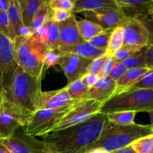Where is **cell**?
Listing matches in <instances>:
<instances>
[{"label":"cell","mask_w":153,"mask_h":153,"mask_svg":"<svg viewBox=\"0 0 153 153\" xmlns=\"http://www.w3.org/2000/svg\"><path fill=\"white\" fill-rule=\"evenodd\" d=\"M107 118L97 115L87 122L43 136L52 153H87L100 137Z\"/></svg>","instance_id":"obj_1"},{"label":"cell","mask_w":153,"mask_h":153,"mask_svg":"<svg viewBox=\"0 0 153 153\" xmlns=\"http://www.w3.org/2000/svg\"><path fill=\"white\" fill-rule=\"evenodd\" d=\"M41 81L42 77H33L18 67L10 87L1 94L3 101L34 113L38 110L42 94Z\"/></svg>","instance_id":"obj_2"},{"label":"cell","mask_w":153,"mask_h":153,"mask_svg":"<svg viewBox=\"0 0 153 153\" xmlns=\"http://www.w3.org/2000/svg\"><path fill=\"white\" fill-rule=\"evenodd\" d=\"M152 134L149 125L134 123L129 126H117L107 120L100 137L91 149L100 148L110 153L129 146L140 137Z\"/></svg>","instance_id":"obj_3"},{"label":"cell","mask_w":153,"mask_h":153,"mask_svg":"<svg viewBox=\"0 0 153 153\" xmlns=\"http://www.w3.org/2000/svg\"><path fill=\"white\" fill-rule=\"evenodd\" d=\"M153 111V91L149 89H131L113 96L102 104L100 114L120 111L150 112Z\"/></svg>","instance_id":"obj_4"},{"label":"cell","mask_w":153,"mask_h":153,"mask_svg":"<svg viewBox=\"0 0 153 153\" xmlns=\"http://www.w3.org/2000/svg\"><path fill=\"white\" fill-rule=\"evenodd\" d=\"M15 58L18 66L35 78H43L44 45L33 37L27 39L16 37L13 42Z\"/></svg>","instance_id":"obj_5"},{"label":"cell","mask_w":153,"mask_h":153,"mask_svg":"<svg viewBox=\"0 0 153 153\" xmlns=\"http://www.w3.org/2000/svg\"><path fill=\"white\" fill-rule=\"evenodd\" d=\"M70 110L38 109L32 113L28 124L24 129L25 134L32 137L43 136L50 133Z\"/></svg>","instance_id":"obj_6"},{"label":"cell","mask_w":153,"mask_h":153,"mask_svg":"<svg viewBox=\"0 0 153 153\" xmlns=\"http://www.w3.org/2000/svg\"><path fill=\"white\" fill-rule=\"evenodd\" d=\"M102 104L94 100H80L75 103L52 131H60L87 122L100 114Z\"/></svg>","instance_id":"obj_7"},{"label":"cell","mask_w":153,"mask_h":153,"mask_svg":"<svg viewBox=\"0 0 153 153\" xmlns=\"http://www.w3.org/2000/svg\"><path fill=\"white\" fill-rule=\"evenodd\" d=\"M31 114L14 105L3 101L0 108V139L11 137L19 128L26 126Z\"/></svg>","instance_id":"obj_8"},{"label":"cell","mask_w":153,"mask_h":153,"mask_svg":"<svg viewBox=\"0 0 153 153\" xmlns=\"http://www.w3.org/2000/svg\"><path fill=\"white\" fill-rule=\"evenodd\" d=\"M15 58L13 43L8 37L0 33V73L3 92L10 87L12 79L18 68Z\"/></svg>","instance_id":"obj_9"},{"label":"cell","mask_w":153,"mask_h":153,"mask_svg":"<svg viewBox=\"0 0 153 153\" xmlns=\"http://www.w3.org/2000/svg\"><path fill=\"white\" fill-rule=\"evenodd\" d=\"M0 142L11 153H52L43 140L28 136L23 132L15 134Z\"/></svg>","instance_id":"obj_10"},{"label":"cell","mask_w":153,"mask_h":153,"mask_svg":"<svg viewBox=\"0 0 153 153\" xmlns=\"http://www.w3.org/2000/svg\"><path fill=\"white\" fill-rule=\"evenodd\" d=\"M120 27L122 28L123 46L143 48L149 45V34L143 22L123 16Z\"/></svg>","instance_id":"obj_11"},{"label":"cell","mask_w":153,"mask_h":153,"mask_svg":"<svg viewBox=\"0 0 153 153\" xmlns=\"http://www.w3.org/2000/svg\"><path fill=\"white\" fill-rule=\"evenodd\" d=\"M91 61L92 60L84 58L75 54L61 52L58 64L67 78V83L70 85L81 79L88 73V66Z\"/></svg>","instance_id":"obj_12"},{"label":"cell","mask_w":153,"mask_h":153,"mask_svg":"<svg viewBox=\"0 0 153 153\" xmlns=\"http://www.w3.org/2000/svg\"><path fill=\"white\" fill-rule=\"evenodd\" d=\"M77 102L79 101H76L70 98L64 87V88L59 90L42 92L38 109H68Z\"/></svg>","instance_id":"obj_13"},{"label":"cell","mask_w":153,"mask_h":153,"mask_svg":"<svg viewBox=\"0 0 153 153\" xmlns=\"http://www.w3.org/2000/svg\"><path fill=\"white\" fill-rule=\"evenodd\" d=\"M123 16L143 22L149 17V7L153 0H114Z\"/></svg>","instance_id":"obj_14"},{"label":"cell","mask_w":153,"mask_h":153,"mask_svg":"<svg viewBox=\"0 0 153 153\" xmlns=\"http://www.w3.org/2000/svg\"><path fill=\"white\" fill-rule=\"evenodd\" d=\"M88 20L93 21L105 30L113 29L120 26L123 15L117 8H102L93 11L82 12Z\"/></svg>","instance_id":"obj_15"},{"label":"cell","mask_w":153,"mask_h":153,"mask_svg":"<svg viewBox=\"0 0 153 153\" xmlns=\"http://www.w3.org/2000/svg\"><path fill=\"white\" fill-rule=\"evenodd\" d=\"M58 25L59 28V51H62L69 46L85 42L79 34L77 20L73 13L69 19L64 22H58Z\"/></svg>","instance_id":"obj_16"},{"label":"cell","mask_w":153,"mask_h":153,"mask_svg":"<svg viewBox=\"0 0 153 153\" xmlns=\"http://www.w3.org/2000/svg\"><path fill=\"white\" fill-rule=\"evenodd\" d=\"M116 90V82L109 77L100 78L97 83L88 91L87 99L94 100L104 104L114 96Z\"/></svg>","instance_id":"obj_17"},{"label":"cell","mask_w":153,"mask_h":153,"mask_svg":"<svg viewBox=\"0 0 153 153\" xmlns=\"http://www.w3.org/2000/svg\"><path fill=\"white\" fill-rule=\"evenodd\" d=\"M62 53H73L84 58L94 60L105 55L106 51L97 49L88 42H82L73 46H69L60 51Z\"/></svg>","instance_id":"obj_18"},{"label":"cell","mask_w":153,"mask_h":153,"mask_svg":"<svg viewBox=\"0 0 153 153\" xmlns=\"http://www.w3.org/2000/svg\"><path fill=\"white\" fill-rule=\"evenodd\" d=\"M102 8H117V6L114 0H75L72 13H80Z\"/></svg>","instance_id":"obj_19"},{"label":"cell","mask_w":153,"mask_h":153,"mask_svg":"<svg viewBox=\"0 0 153 153\" xmlns=\"http://www.w3.org/2000/svg\"><path fill=\"white\" fill-rule=\"evenodd\" d=\"M149 70V69L146 67L127 70L125 74L116 82V90L114 96L126 91L129 87L140 79V78L146 74Z\"/></svg>","instance_id":"obj_20"},{"label":"cell","mask_w":153,"mask_h":153,"mask_svg":"<svg viewBox=\"0 0 153 153\" xmlns=\"http://www.w3.org/2000/svg\"><path fill=\"white\" fill-rule=\"evenodd\" d=\"M9 19L10 40L14 42L17 35V31L22 24V13L18 0H10L8 10L7 11Z\"/></svg>","instance_id":"obj_21"},{"label":"cell","mask_w":153,"mask_h":153,"mask_svg":"<svg viewBox=\"0 0 153 153\" xmlns=\"http://www.w3.org/2000/svg\"><path fill=\"white\" fill-rule=\"evenodd\" d=\"M22 13V24L31 27L34 16L46 0H18Z\"/></svg>","instance_id":"obj_22"},{"label":"cell","mask_w":153,"mask_h":153,"mask_svg":"<svg viewBox=\"0 0 153 153\" xmlns=\"http://www.w3.org/2000/svg\"><path fill=\"white\" fill-rule=\"evenodd\" d=\"M77 25L79 34L85 42L90 41L91 39L105 31L104 28L100 25L87 19L77 21Z\"/></svg>","instance_id":"obj_23"},{"label":"cell","mask_w":153,"mask_h":153,"mask_svg":"<svg viewBox=\"0 0 153 153\" xmlns=\"http://www.w3.org/2000/svg\"><path fill=\"white\" fill-rule=\"evenodd\" d=\"M44 26L46 28V49L50 50L58 49L59 28L58 22L52 20L49 16L44 23Z\"/></svg>","instance_id":"obj_24"},{"label":"cell","mask_w":153,"mask_h":153,"mask_svg":"<svg viewBox=\"0 0 153 153\" xmlns=\"http://www.w3.org/2000/svg\"><path fill=\"white\" fill-rule=\"evenodd\" d=\"M70 98L76 101L86 100L89 88L82 82L81 79L65 87Z\"/></svg>","instance_id":"obj_25"},{"label":"cell","mask_w":153,"mask_h":153,"mask_svg":"<svg viewBox=\"0 0 153 153\" xmlns=\"http://www.w3.org/2000/svg\"><path fill=\"white\" fill-rule=\"evenodd\" d=\"M135 112L133 111H120L115 113L108 114L106 118L109 122L117 126H129L134 124Z\"/></svg>","instance_id":"obj_26"},{"label":"cell","mask_w":153,"mask_h":153,"mask_svg":"<svg viewBox=\"0 0 153 153\" xmlns=\"http://www.w3.org/2000/svg\"><path fill=\"white\" fill-rule=\"evenodd\" d=\"M123 46V37L122 28L118 26L112 30L108 48L106 49V54L111 56L117 50L120 49Z\"/></svg>","instance_id":"obj_27"},{"label":"cell","mask_w":153,"mask_h":153,"mask_svg":"<svg viewBox=\"0 0 153 153\" xmlns=\"http://www.w3.org/2000/svg\"><path fill=\"white\" fill-rule=\"evenodd\" d=\"M145 51H146V46L137 51L135 54H134L129 58L123 61V64L125 66L127 70L136 68H145L146 67Z\"/></svg>","instance_id":"obj_28"},{"label":"cell","mask_w":153,"mask_h":153,"mask_svg":"<svg viewBox=\"0 0 153 153\" xmlns=\"http://www.w3.org/2000/svg\"><path fill=\"white\" fill-rule=\"evenodd\" d=\"M131 146L137 153H153V134L137 139Z\"/></svg>","instance_id":"obj_29"},{"label":"cell","mask_w":153,"mask_h":153,"mask_svg":"<svg viewBox=\"0 0 153 153\" xmlns=\"http://www.w3.org/2000/svg\"><path fill=\"white\" fill-rule=\"evenodd\" d=\"M49 13H50V8H49V4H48V1H46L42 4V6L40 7L38 11L37 12L34 19H33L32 22H31L30 28H31L33 32L37 28H38L39 27L44 25L46 19L49 17Z\"/></svg>","instance_id":"obj_30"},{"label":"cell","mask_w":153,"mask_h":153,"mask_svg":"<svg viewBox=\"0 0 153 153\" xmlns=\"http://www.w3.org/2000/svg\"><path fill=\"white\" fill-rule=\"evenodd\" d=\"M112 30L113 29L105 30L104 31H102V32L99 34L97 36L94 37L93 39H91L88 43H89L90 44L94 46V47L97 48V49L106 51Z\"/></svg>","instance_id":"obj_31"},{"label":"cell","mask_w":153,"mask_h":153,"mask_svg":"<svg viewBox=\"0 0 153 153\" xmlns=\"http://www.w3.org/2000/svg\"><path fill=\"white\" fill-rule=\"evenodd\" d=\"M60 57H61V52L58 49H56V50L46 49L44 58H43V73H46V70H49L50 67L58 64Z\"/></svg>","instance_id":"obj_32"},{"label":"cell","mask_w":153,"mask_h":153,"mask_svg":"<svg viewBox=\"0 0 153 153\" xmlns=\"http://www.w3.org/2000/svg\"><path fill=\"white\" fill-rule=\"evenodd\" d=\"M142 48L135 47V46H123L120 49L117 50L113 55H111L112 58L115 61H126L130 57L132 56L134 54H135L137 51L140 50Z\"/></svg>","instance_id":"obj_33"},{"label":"cell","mask_w":153,"mask_h":153,"mask_svg":"<svg viewBox=\"0 0 153 153\" xmlns=\"http://www.w3.org/2000/svg\"><path fill=\"white\" fill-rule=\"evenodd\" d=\"M138 88L153 91V69L149 70L146 74H144L140 78V79H139L136 83L129 87L126 91L131 89H138Z\"/></svg>","instance_id":"obj_34"},{"label":"cell","mask_w":153,"mask_h":153,"mask_svg":"<svg viewBox=\"0 0 153 153\" xmlns=\"http://www.w3.org/2000/svg\"><path fill=\"white\" fill-rule=\"evenodd\" d=\"M48 4L51 10L62 9V10L72 12L74 1L73 0H50V1H48Z\"/></svg>","instance_id":"obj_35"},{"label":"cell","mask_w":153,"mask_h":153,"mask_svg":"<svg viewBox=\"0 0 153 153\" xmlns=\"http://www.w3.org/2000/svg\"><path fill=\"white\" fill-rule=\"evenodd\" d=\"M126 70L127 69L126 68L125 66L123 65V62L115 61L114 60V64L113 68H112L111 71L109 73L108 77L111 79L112 80H114V82H117L120 78H121L124 74H125Z\"/></svg>","instance_id":"obj_36"},{"label":"cell","mask_w":153,"mask_h":153,"mask_svg":"<svg viewBox=\"0 0 153 153\" xmlns=\"http://www.w3.org/2000/svg\"><path fill=\"white\" fill-rule=\"evenodd\" d=\"M72 15H73L72 12L62 9H55V10L50 9V13H49V16L51 19L58 23L67 20Z\"/></svg>","instance_id":"obj_37"},{"label":"cell","mask_w":153,"mask_h":153,"mask_svg":"<svg viewBox=\"0 0 153 153\" xmlns=\"http://www.w3.org/2000/svg\"><path fill=\"white\" fill-rule=\"evenodd\" d=\"M106 58H107V54L100 57V58H97L96 59L92 60L90 65L88 66V73H87L97 75L98 76L100 70H101L103 64H104Z\"/></svg>","instance_id":"obj_38"},{"label":"cell","mask_w":153,"mask_h":153,"mask_svg":"<svg viewBox=\"0 0 153 153\" xmlns=\"http://www.w3.org/2000/svg\"><path fill=\"white\" fill-rule=\"evenodd\" d=\"M0 33L10 39L9 19L7 12L0 11Z\"/></svg>","instance_id":"obj_39"},{"label":"cell","mask_w":153,"mask_h":153,"mask_svg":"<svg viewBox=\"0 0 153 153\" xmlns=\"http://www.w3.org/2000/svg\"><path fill=\"white\" fill-rule=\"evenodd\" d=\"M114 64V59L111 56L107 55V58H106L104 64L102 67L100 73L98 74L99 78L100 79V78L108 76L109 73H111L112 68H113Z\"/></svg>","instance_id":"obj_40"},{"label":"cell","mask_w":153,"mask_h":153,"mask_svg":"<svg viewBox=\"0 0 153 153\" xmlns=\"http://www.w3.org/2000/svg\"><path fill=\"white\" fill-rule=\"evenodd\" d=\"M99 79H100V78H99V76H97V75L86 73V74L81 79V80H82V82L90 89V88H92L93 86H94V85L97 83Z\"/></svg>","instance_id":"obj_41"},{"label":"cell","mask_w":153,"mask_h":153,"mask_svg":"<svg viewBox=\"0 0 153 153\" xmlns=\"http://www.w3.org/2000/svg\"><path fill=\"white\" fill-rule=\"evenodd\" d=\"M145 64L146 68L149 70L153 69V46L148 45L146 46L145 51Z\"/></svg>","instance_id":"obj_42"},{"label":"cell","mask_w":153,"mask_h":153,"mask_svg":"<svg viewBox=\"0 0 153 153\" xmlns=\"http://www.w3.org/2000/svg\"><path fill=\"white\" fill-rule=\"evenodd\" d=\"M33 37L37 39L40 43L44 45L45 46V44H46V28H45L44 25L39 27L34 31Z\"/></svg>","instance_id":"obj_43"},{"label":"cell","mask_w":153,"mask_h":153,"mask_svg":"<svg viewBox=\"0 0 153 153\" xmlns=\"http://www.w3.org/2000/svg\"><path fill=\"white\" fill-rule=\"evenodd\" d=\"M34 34V32L30 27H27L25 25H22L19 28L17 31L16 37H21L22 39H27L31 37Z\"/></svg>","instance_id":"obj_44"},{"label":"cell","mask_w":153,"mask_h":153,"mask_svg":"<svg viewBox=\"0 0 153 153\" xmlns=\"http://www.w3.org/2000/svg\"><path fill=\"white\" fill-rule=\"evenodd\" d=\"M143 24L149 34V45L153 46V19L148 18L143 21Z\"/></svg>","instance_id":"obj_45"},{"label":"cell","mask_w":153,"mask_h":153,"mask_svg":"<svg viewBox=\"0 0 153 153\" xmlns=\"http://www.w3.org/2000/svg\"><path fill=\"white\" fill-rule=\"evenodd\" d=\"M110 153H137V152L134 150V149L131 147V145H129V146H126V147L121 148V149H117V150L113 151V152H111Z\"/></svg>","instance_id":"obj_46"},{"label":"cell","mask_w":153,"mask_h":153,"mask_svg":"<svg viewBox=\"0 0 153 153\" xmlns=\"http://www.w3.org/2000/svg\"><path fill=\"white\" fill-rule=\"evenodd\" d=\"M10 0H0V11L7 12Z\"/></svg>","instance_id":"obj_47"},{"label":"cell","mask_w":153,"mask_h":153,"mask_svg":"<svg viewBox=\"0 0 153 153\" xmlns=\"http://www.w3.org/2000/svg\"><path fill=\"white\" fill-rule=\"evenodd\" d=\"M87 153H108V152H106L105 150L102 149H100V148H97V149H91V150L88 151Z\"/></svg>","instance_id":"obj_48"},{"label":"cell","mask_w":153,"mask_h":153,"mask_svg":"<svg viewBox=\"0 0 153 153\" xmlns=\"http://www.w3.org/2000/svg\"><path fill=\"white\" fill-rule=\"evenodd\" d=\"M0 153H11L0 142Z\"/></svg>","instance_id":"obj_49"},{"label":"cell","mask_w":153,"mask_h":153,"mask_svg":"<svg viewBox=\"0 0 153 153\" xmlns=\"http://www.w3.org/2000/svg\"><path fill=\"white\" fill-rule=\"evenodd\" d=\"M149 18L153 19V2L152 3V4L150 5V7H149Z\"/></svg>","instance_id":"obj_50"},{"label":"cell","mask_w":153,"mask_h":153,"mask_svg":"<svg viewBox=\"0 0 153 153\" xmlns=\"http://www.w3.org/2000/svg\"><path fill=\"white\" fill-rule=\"evenodd\" d=\"M149 117H150V121H151L150 125H153V111L149 112Z\"/></svg>","instance_id":"obj_51"},{"label":"cell","mask_w":153,"mask_h":153,"mask_svg":"<svg viewBox=\"0 0 153 153\" xmlns=\"http://www.w3.org/2000/svg\"><path fill=\"white\" fill-rule=\"evenodd\" d=\"M2 92V88H1V73H0V94Z\"/></svg>","instance_id":"obj_52"},{"label":"cell","mask_w":153,"mask_h":153,"mask_svg":"<svg viewBox=\"0 0 153 153\" xmlns=\"http://www.w3.org/2000/svg\"><path fill=\"white\" fill-rule=\"evenodd\" d=\"M2 102H3V100H2V97H1V94H0V108H1V105H2Z\"/></svg>","instance_id":"obj_53"},{"label":"cell","mask_w":153,"mask_h":153,"mask_svg":"<svg viewBox=\"0 0 153 153\" xmlns=\"http://www.w3.org/2000/svg\"><path fill=\"white\" fill-rule=\"evenodd\" d=\"M149 126H150L151 129H152V133H153V125H149Z\"/></svg>","instance_id":"obj_54"}]
</instances>
